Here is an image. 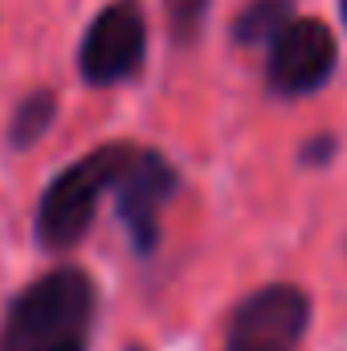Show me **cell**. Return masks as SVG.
I'll list each match as a JSON object with an SVG mask.
<instances>
[{
  "mask_svg": "<svg viewBox=\"0 0 347 351\" xmlns=\"http://www.w3.org/2000/svg\"><path fill=\"white\" fill-rule=\"evenodd\" d=\"M94 323V286L66 265L16 294L4 319L0 351H86Z\"/></svg>",
  "mask_w": 347,
  "mask_h": 351,
  "instance_id": "cell-1",
  "label": "cell"
},
{
  "mask_svg": "<svg viewBox=\"0 0 347 351\" xmlns=\"http://www.w3.org/2000/svg\"><path fill=\"white\" fill-rule=\"evenodd\" d=\"M135 152L139 147L131 143H106L82 156L74 168H66L45 188L41 208H37V237L45 250H74L82 241L90 217L98 208V196L127 176V168L135 164Z\"/></svg>",
  "mask_w": 347,
  "mask_h": 351,
  "instance_id": "cell-2",
  "label": "cell"
},
{
  "mask_svg": "<svg viewBox=\"0 0 347 351\" xmlns=\"http://www.w3.org/2000/svg\"><path fill=\"white\" fill-rule=\"evenodd\" d=\"M143 45H147V25L139 0H115L98 12V21L86 29L82 41V78L94 86H110L131 78L143 66Z\"/></svg>",
  "mask_w": 347,
  "mask_h": 351,
  "instance_id": "cell-3",
  "label": "cell"
},
{
  "mask_svg": "<svg viewBox=\"0 0 347 351\" xmlns=\"http://www.w3.org/2000/svg\"><path fill=\"white\" fill-rule=\"evenodd\" d=\"M307 315L311 306L298 286H265L233 311L229 351H298Z\"/></svg>",
  "mask_w": 347,
  "mask_h": 351,
  "instance_id": "cell-4",
  "label": "cell"
},
{
  "mask_svg": "<svg viewBox=\"0 0 347 351\" xmlns=\"http://www.w3.org/2000/svg\"><path fill=\"white\" fill-rule=\"evenodd\" d=\"M335 70V37L315 16H294L270 45V86L282 94L319 90Z\"/></svg>",
  "mask_w": 347,
  "mask_h": 351,
  "instance_id": "cell-5",
  "label": "cell"
},
{
  "mask_svg": "<svg viewBox=\"0 0 347 351\" xmlns=\"http://www.w3.org/2000/svg\"><path fill=\"white\" fill-rule=\"evenodd\" d=\"M172 188H176L172 164L156 152H135V164L119 180V208H123V221L131 225V237L143 254L156 245L160 208L172 196Z\"/></svg>",
  "mask_w": 347,
  "mask_h": 351,
  "instance_id": "cell-6",
  "label": "cell"
},
{
  "mask_svg": "<svg viewBox=\"0 0 347 351\" xmlns=\"http://www.w3.org/2000/svg\"><path fill=\"white\" fill-rule=\"evenodd\" d=\"M290 21H294V4H290V0H254V4L237 16L233 37H237L241 45H261V41L274 45V37H278Z\"/></svg>",
  "mask_w": 347,
  "mask_h": 351,
  "instance_id": "cell-7",
  "label": "cell"
},
{
  "mask_svg": "<svg viewBox=\"0 0 347 351\" xmlns=\"http://www.w3.org/2000/svg\"><path fill=\"white\" fill-rule=\"evenodd\" d=\"M49 119H53V94H49V90L29 94V98L16 106L12 127H8L12 147H29V143H37V139H41V131L49 127Z\"/></svg>",
  "mask_w": 347,
  "mask_h": 351,
  "instance_id": "cell-8",
  "label": "cell"
},
{
  "mask_svg": "<svg viewBox=\"0 0 347 351\" xmlns=\"http://www.w3.org/2000/svg\"><path fill=\"white\" fill-rule=\"evenodd\" d=\"M164 12H168V29L180 45L196 41L200 29H204V12H208V0H164Z\"/></svg>",
  "mask_w": 347,
  "mask_h": 351,
  "instance_id": "cell-9",
  "label": "cell"
},
{
  "mask_svg": "<svg viewBox=\"0 0 347 351\" xmlns=\"http://www.w3.org/2000/svg\"><path fill=\"white\" fill-rule=\"evenodd\" d=\"M344 21H347V0H344Z\"/></svg>",
  "mask_w": 347,
  "mask_h": 351,
  "instance_id": "cell-10",
  "label": "cell"
}]
</instances>
